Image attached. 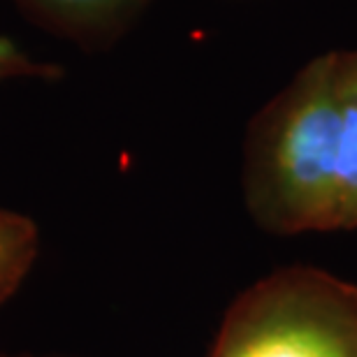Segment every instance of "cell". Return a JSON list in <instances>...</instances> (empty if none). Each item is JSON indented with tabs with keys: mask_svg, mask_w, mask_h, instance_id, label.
<instances>
[{
	"mask_svg": "<svg viewBox=\"0 0 357 357\" xmlns=\"http://www.w3.org/2000/svg\"><path fill=\"white\" fill-rule=\"evenodd\" d=\"M63 77V68L54 63L35 61L26 49L7 35H0V84L12 79H38V82H56Z\"/></svg>",
	"mask_w": 357,
	"mask_h": 357,
	"instance_id": "obj_5",
	"label": "cell"
},
{
	"mask_svg": "<svg viewBox=\"0 0 357 357\" xmlns=\"http://www.w3.org/2000/svg\"><path fill=\"white\" fill-rule=\"evenodd\" d=\"M38 251V225L24 213L0 209V304L19 290Z\"/></svg>",
	"mask_w": 357,
	"mask_h": 357,
	"instance_id": "obj_4",
	"label": "cell"
},
{
	"mask_svg": "<svg viewBox=\"0 0 357 357\" xmlns=\"http://www.w3.org/2000/svg\"><path fill=\"white\" fill-rule=\"evenodd\" d=\"M244 202L271 234L357 227V49L318 56L255 114Z\"/></svg>",
	"mask_w": 357,
	"mask_h": 357,
	"instance_id": "obj_1",
	"label": "cell"
},
{
	"mask_svg": "<svg viewBox=\"0 0 357 357\" xmlns=\"http://www.w3.org/2000/svg\"><path fill=\"white\" fill-rule=\"evenodd\" d=\"M26 21L86 54L109 52L155 0H10Z\"/></svg>",
	"mask_w": 357,
	"mask_h": 357,
	"instance_id": "obj_3",
	"label": "cell"
},
{
	"mask_svg": "<svg viewBox=\"0 0 357 357\" xmlns=\"http://www.w3.org/2000/svg\"><path fill=\"white\" fill-rule=\"evenodd\" d=\"M209 357H357V285L306 265L271 271L232 302Z\"/></svg>",
	"mask_w": 357,
	"mask_h": 357,
	"instance_id": "obj_2",
	"label": "cell"
}]
</instances>
